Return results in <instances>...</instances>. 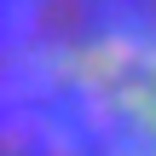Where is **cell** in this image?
Segmentation results:
<instances>
[{
	"instance_id": "obj_1",
	"label": "cell",
	"mask_w": 156,
	"mask_h": 156,
	"mask_svg": "<svg viewBox=\"0 0 156 156\" xmlns=\"http://www.w3.org/2000/svg\"><path fill=\"white\" fill-rule=\"evenodd\" d=\"M0 156H156V0H0Z\"/></svg>"
}]
</instances>
